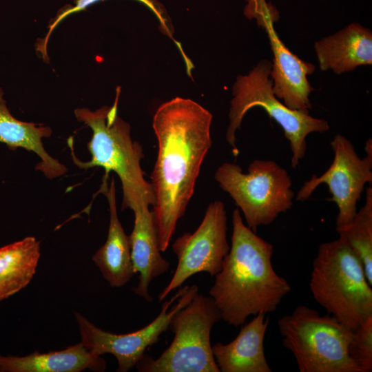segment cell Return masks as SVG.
<instances>
[{
  "label": "cell",
  "mask_w": 372,
  "mask_h": 372,
  "mask_svg": "<svg viewBox=\"0 0 372 372\" xmlns=\"http://www.w3.org/2000/svg\"><path fill=\"white\" fill-rule=\"evenodd\" d=\"M219 187L241 209L253 231L271 224L293 205L294 193L288 172L276 162L256 159L244 173L236 163L225 162L214 174Z\"/></svg>",
  "instance_id": "cell-7"
},
{
  "label": "cell",
  "mask_w": 372,
  "mask_h": 372,
  "mask_svg": "<svg viewBox=\"0 0 372 372\" xmlns=\"http://www.w3.org/2000/svg\"><path fill=\"white\" fill-rule=\"evenodd\" d=\"M285 348L293 355L300 372H362L351 360L352 331L329 315L306 305L278 320Z\"/></svg>",
  "instance_id": "cell-6"
},
{
  "label": "cell",
  "mask_w": 372,
  "mask_h": 372,
  "mask_svg": "<svg viewBox=\"0 0 372 372\" xmlns=\"http://www.w3.org/2000/svg\"><path fill=\"white\" fill-rule=\"evenodd\" d=\"M348 353L362 372L372 371V317L352 331Z\"/></svg>",
  "instance_id": "cell-21"
},
{
  "label": "cell",
  "mask_w": 372,
  "mask_h": 372,
  "mask_svg": "<svg viewBox=\"0 0 372 372\" xmlns=\"http://www.w3.org/2000/svg\"><path fill=\"white\" fill-rule=\"evenodd\" d=\"M362 262L344 238L322 243L309 287L314 300L351 331L372 317V289Z\"/></svg>",
  "instance_id": "cell-4"
},
{
  "label": "cell",
  "mask_w": 372,
  "mask_h": 372,
  "mask_svg": "<svg viewBox=\"0 0 372 372\" xmlns=\"http://www.w3.org/2000/svg\"><path fill=\"white\" fill-rule=\"evenodd\" d=\"M118 96L112 106H103L94 111L87 108L74 110L76 119L90 127L91 140L87 147L91 160L83 162L74 153L72 141H68L74 164L82 169L101 167L104 177L114 172L119 178L123 189L122 209L133 210L143 202L155 204L152 185L147 181L141 161L144 157L142 146L132 140L130 125L118 115Z\"/></svg>",
  "instance_id": "cell-3"
},
{
  "label": "cell",
  "mask_w": 372,
  "mask_h": 372,
  "mask_svg": "<svg viewBox=\"0 0 372 372\" xmlns=\"http://www.w3.org/2000/svg\"><path fill=\"white\" fill-rule=\"evenodd\" d=\"M196 285H186L162 304L157 317L143 328L127 333L116 334L103 330L79 313H75L81 342L92 355H113L118 362V372H127L134 367L147 348L155 344L169 328L172 316L186 306L198 292Z\"/></svg>",
  "instance_id": "cell-9"
},
{
  "label": "cell",
  "mask_w": 372,
  "mask_h": 372,
  "mask_svg": "<svg viewBox=\"0 0 372 372\" xmlns=\"http://www.w3.org/2000/svg\"><path fill=\"white\" fill-rule=\"evenodd\" d=\"M242 327L234 340L217 342L212 352L220 372H271L267 361L264 340L269 318L260 313Z\"/></svg>",
  "instance_id": "cell-15"
},
{
  "label": "cell",
  "mask_w": 372,
  "mask_h": 372,
  "mask_svg": "<svg viewBox=\"0 0 372 372\" xmlns=\"http://www.w3.org/2000/svg\"><path fill=\"white\" fill-rule=\"evenodd\" d=\"M256 18L265 29L273 59L271 71L273 92L289 108L309 112L311 107L309 95L313 90L307 76L315 71V66L291 52L279 39L273 23L275 14L262 0L256 3Z\"/></svg>",
  "instance_id": "cell-12"
},
{
  "label": "cell",
  "mask_w": 372,
  "mask_h": 372,
  "mask_svg": "<svg viewBox=\"0 0 372 372\" xmlns=\"http://www.w3.org/2000/svg\"><path fill=\"white\" fill-rule=\"evenodd\" d=\"M40 256V242L33 236L0 247V301L26 287Z\"/></svg>",
  "instance_id": "cell-19"
},
{
  "label": "cell",
  "mask_w": 372,
  "mask_h": 372,
  "mask_svg": "<svg viewBox=\"0 0 372 372\" xmlns=\"http://www.w3.org/2000/svg\"><path fill=\"white\" fill-rule=\"evenodd\" d=\"M52 133L50 127L38 125L33 123L19 121L10 112L3 99V91L0 88V143L9 148L18 147L33 152L40 158L36 165L49 179L61 176L68 171L67 167L57 159L52 157L45 149L42 139L50 137Z\"/></svg>",
  "instance_id": "cell-18"
},
{
  "label": "cell",
  "mask_w": 372,
  "mask_h": 372,
  "mask_svg": "<svg viewBox=\"0 0 372 372\" xmlns=\"http://www.w3.org/2000/svg\"><path fill=\"white\" fill-rule=\"evenodd\" d=\"M364 205L347 225L336 229L362 262L366 277L372 286V187L366 189Z\"/></svg>",
  "instance_id": "cell-20"
},
{
  "label": "cell",
  "mask_w": 372,
  "mask_h": 372,
  "mask_svg": "<svg viewBox=\"0 0 372 372\" xmlns=\"http://www.w3.org/2000/svg\"><path fill=\"white\" fill-rule=\"evenodd\" d=\"M271 67L269 61L262 59L248 74L237 77L232 87L234 97L231 101L226 140L237 155L236 131L245 114L254 107H260L282 128L290 144L291 165L296 169L305 155L307 136L313 132H325L329 130V125L326 120L314 118L309 112L289 108L275 96Z\"/></svg>",
  "instance_id": "cell-5"
},
{
  "label": "cell",
  "mask_w": 372,
  "mask_h": 372,
  "mask_svg": "<svg viewBox=\"0 0 372 372\" xmlns=\"http://www.w3.org/2000/svg\"><path fill=\"white\" fill-rule=\"evenodd\" d=\"M222 320L214 300L196 293L172 316L170 345L157 358L144 354L136 366L140 372H220L214 359L210 333Z\"/></svg>",
  "instance_id": "cell-8"
},
{
  "label": "cell",
  "mask_w": 372,
  "mask_h": 372,
  "mask_svg": "<svg viewBox=\"0 0 372 372\" xmlns=\"http://www.w3.org/2000/svg\"><path fill=\"white\" fill-rule=\"evenodd\" d=\"M105 362L90 353L80 342L65 349L34 352L24 356L0 355V372L104 371Z\"/></svg>",
  "instance_id": "cell-17"
},
{
  "label": "cell",
  "mask_w": 372,
  "mask_h": 372,
  "mask_svg": "<svg viewBox=\"0 0 372 372\" xmlns=\"http://www.w3.org/2000/svg\"><path fill=\"white\" fill-rule=\"evenodd\" d=\"M314 50L321 70H331L337 74L348 72L372 64V32L353 23L316 41Z\"/></svg>",
  "instance_id": "cell-16"
},
{
  "label": "cell",
  "mask_w": 372,
  "mask_h": 372,
  "mask_svg": "<svg viewBox=\"0 0 372 372\" xmlns=\"http://www.w3.org/2000/svg\"><path fill=\"white\" fill-rule=\"evenodd\" d=\"M103 178L100 191L106 196L109 205L110 223L105 242L92 259L103 277L112 287L126 285L135 273L131 256V243L118 218L116 187L114 177L110 183Z\"/></svg>",
  "instance_id": "cell-14"
},
{
  "label": "cell",
  "mask_w": 372,
  "mask_h": 372,
  "mask_svg": "<svg viewBox=\"0 0 372 372\" xmlns=\"http://www.w3.org/2000/svg\"><path fill=\"white\" fill-rule=\"evenodd\" d=\"M149 206L143 202L132 210L134 224L130 239L134 270L135 273H139L138 285L132 291L151 302L152 298L149 293L151 281L167 272L170 264L161 254L154 216Z\"/></svg>",
  "instance_id": "cell-13"
},
{
  "label": "cell",
  "mask_w": 372,
  "mask_h": 372,
  "mask_svg": "<svg viewBox=\"0 0 372 372\" xmlns=\"http://www.w3.org/2000/svg\"><path fill=\"white\" fill-rule=\"evenodd\" d=\"M232 227L229 251L209 293L222 320L238 327L250 316L276 311L291 287L273 267V245L245 225L238 208Z\"/></svg>",
  "instance_id": "cell-2"
},
{
  "label": "cell",
  "mask_w": 372,
  "mask_h": 372,
  "mask_svg": "<svg viewBox=\"0 0 372 372\" xmlns=\"http://www.w3.org/2000/svg\"><path fill=\"white\" fill-rule=\"evenodd\" d=\"M227 217L225 205L215 200L193 233H185L172 244L178 264L174 275L158 296L160 302L189 277L200 272L215 276L221 269L230 246L227 238Z\"/></svg>",
  "instance_id": "cell-11"
},
{
  "label": "cell",
  "mask_w": 372,
  "mask_h": 372,
  "mask_svg": "<svg viewBox=\"0 0 372 372\" xmlns=\"http://www.w3.org/2000/svg\"><path fill=\"white\" fill-rule=\"evenodd\" d=\"M99 0H74L75 5L74 7H72L68 10L63 11L58 17L56 18L54 21L50 25V32L54 28V26L59 23L63 17L70 14L74 12L82 10L85 9L88 6L98 1ZM143 3H145L149 7L160 19L161 23L163 28L167 26L166 21L165 18L162 16L163 12L162 10L154 2V0H139ZM48 33V35L50 34Z\"/></svg>",
  "instance_id": "cell-22"
},
{
  "label": "cell",
  "mask_w": 372,
  "mask_h": 372,
  "mask_svg": "<svg viewBox=\"0 0 372 372\" xmlns=\"http://www.w3.org/2000/svg\"><path fill=\"white\" fill-rule=\"evenodd\" d=\"M330 145L334 152L332 164L320 176L314 174L304 182L296 199L306 200L320 185L326 184L331 195L329 200L338 208L336 229L353 220L365 185L372 183V143L366 142L364 158H360L352 143L341 134L335 135Z\"/></svg>",
  "instance_id": "cell-10"
},
{
  "label": "cell",
  "mask_w": 372,
  "mask_h": 372,
  "mask_svg": "<svg viewBox=\"0 0 372 372\" xmlns=\"http://www.w3.org/2000/svg\"><path fill=\"white\" fill-rule=\"evenodd\" d=\"M211 113L190 99L162 104L153 119L158 153L151 174L152 214L160 250L165 251L194 194L203 160L211 146Z\"/></svg>",
  "instance_id": "cell-1"
}]
</instances>
